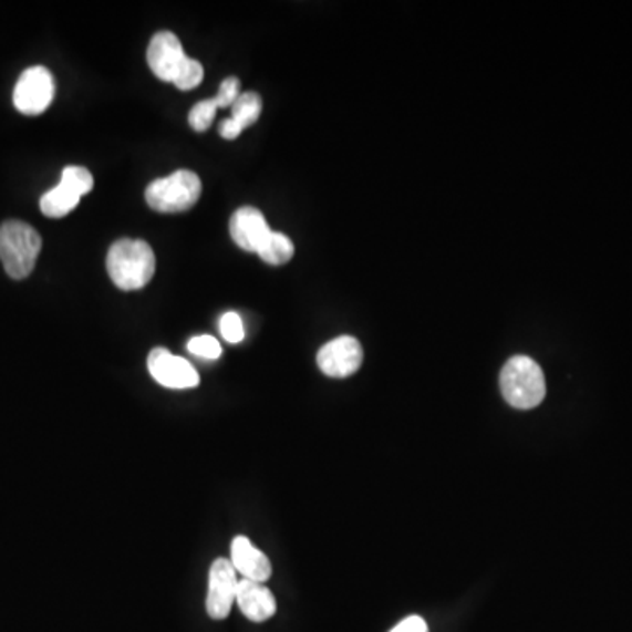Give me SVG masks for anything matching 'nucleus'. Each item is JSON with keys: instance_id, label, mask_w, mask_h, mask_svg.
Returning a JSON list of instances; mask_svg holds the SVG:
<instances>
[{"instance_id": "nucleus-17", "label": "nucleus", "mask_w": 632, "mask_h": 632, "mask_svg": "<svg viewBox=\"0 0 632 632\" xmlns=\"http://www.w3.org/2000/svg\"><path fill=\"white\" fill-rule=\"evenodd\" d=\"M60 182L68 183L69 187L76 190L81 197L86 196L94 188V176L85 167L69 166L62 170Z\"/></svg>"}, {"instance_id": "nucleus-11", "label": "nucleus", "mask_w": 632, "mask_h": 632, "mask_svg": "<svg viewBox=\"0 0 632 632\" xmlns=\"http://www.w3.org/2000/svg\"><path fill=\"white\" fill-rule=\"evenodd\" d=\"M230 556H232L230 562H232L236 571L247 580L266 583L271 578L272 568L268 556L260 552L259 548L255 547L250 539L245 538V536L234 538Z\"/></svg>"}, {"instance_id": "nucleus-3", "label": "nucleus", "mask_w": 632, "mask_h": 632, "mask_svg": "<svg viewBox=\"0 0 632 632\" xmlns=\"http://www.w3.org/2000/svg\"><path fill=\"white\" fill-rule=\"evenodd\" d=\"M499 385L506 403L517 410H532L547 395L543 370L531 356H511L503 367Z\"/></svg>"}, {"instance_id": "nucleus-20", "label": "nucleus", "mask_w": 632, "mask_h": 632, "mask_svg": "<svg viewBox=\"0 0 632 632\" xmlns=\"http://www.w3.org/2000/svg\"><path fill=\"white\" fill-rule=\"evenodd\" d=\"M239 95H241V83H239L238 77H227L226 81H221L217 97L213 99L217 102L218 110H226V107L234 106V102L238 101Z\"/></svg>"}, {"instance_id": "nucleus-9", "label": "nucleus", "mask_w": 632, "mask_h": 632, "mask_svg": "<svg viewBox=\"0 0 632 632\" xmlns=\"http://www.w3.org/2000/svg\"><path fill=\"white\" fill-rule=\"evenodd\" d=\"M148 371L155 382L175 391L194 388L200 382L196 367L167 349H153L149 352Z\"/></svg>"}, {"instance_id": "nucleus-15", "label": "nucleus", "mask_w": 632, "mask_h": 632, "mask_svg": "<svg viewBox=\"0 0 632 632\" xmlns=\"http://www.w3.org/2000/svg\"><path fill=\"white\" fill-rule=\"evenodd\" d=\"M293 253H296V247H293L292 239L274 230H271L266 241L262 242V247L257 251L260 259L269 266H284L292 260Z\"/></svg>"}, {"instance_id": "nucleus-18", "label": "nucleus", "mask_w": 632, "mask_h": 632, "mask_svg": "<svg viewBox=\"0 0 632 632\" xmlns=\"http://www.w3.org/2000/svg\"><path fill=\"white\" fill-rule=\"evenodd\" d=\"M188 352L191 355L203 356L208 361H217L221 355V346L213 335H197L188 341Z\"/></svg>"}, {"instance_id": "nucleus-6", "label": "nucleus", "mask_w": 632, "mask_h": 632, "mask_svg": "<svg viewBox=\"0 0 632 632\" xmlns=\"http://www.w3.org/2000/svg\"><path fill=\"white\" fill-rule=\"evenodd\" d=\"M364 350L352 335H340L320 349L317 364L325 376L349 379L361 370Z\"/></svg>"}, {"instance_id": "nucleus-1", "label": "nucleus", "mask_w": 632, "mask_h": 632, "mask_svg": "<svg viewBox=\"0 0 632 632\" xmlns=\"http://www.w3.org/2000/svg\"><path fill=\"white\" fill-rule=\"evenodd\" d=\"M155 253L143 239H120L107 251V272L120 290L145 289L155 274Z\"/></svg>"}, {"instance_id": "nucleus-14", "label": "nucleus", "mask_w": 632, "mask_h": 632, "mask_svg": "<svg viewBox=\"0 0 632 632\" xmlns=\"http://www.w3.org/2000/svg\"><path fill=\"white\" fill-rule=\"evenodd\" d=\"M80 200L81 196L76 190L69 187L68 183L60 182L55 188H51L41 197L39 206L48 218H62L76 209Z\"/></svg>"}, {"instance_id": "nucleus-12", "label": "nucleus", "mask_w": 632, "mask_h": 632, "mask_svg": "<svg viewBox=\"0 0 632 632\" xmlns=\"http://www.w3.org/2000/svg\"><path fill=\"white\" fill-rule=\"evenodd\" d=\"M236 603L242 611V615L251 622H266L277 613V599L271 590L263 583L251 582L247 578H242L238 583Z\"/></svg>"}, {"instance_id": "nucleus-13", "label": "nucleus", "mask_w": 632, "mask_h": 632, "mask_svg": "<svg viewBox=\"0 0 632 632\" xmlns=\"http://www.w3.org/2000/svg\"><path fill=\"white\" fill-rule=\"evenodd\" d=\"M262 113V99L257 92H245L234 102L232 116L220 124V136L224 139H238L245 128L257 124Z\"/></svg>"}, {"instance_id": "nucleus-19", "label": "nucleus", "mask_w": 632, "mask_h": 632, "mask_svg": "<svg viewBox=\"0 0 632 632\" xmlns=\"http://www.w3.org/2000/svg\"><path fill=\"white\" fill-rule=\"evenodd\" d=\"M220 332L224 335V340L229 341V343H241L245 340V328H242L239 314L234 313V311L224 314L220 319Z\"/></svg>"}, {"instance_id": "nucleus-10", "label": "nucleus", "mask_w": 632, "mask_h": 632, "mask_svg": "<svg viewBox=\"0 0 632 632\" xmlns=\"http://www.w3.org/2000/svg\"><path fill=\"white\" fill-rule=\"evenodd\" d=\"M230 238L245 251L257 253L262 242L266 241L271 229L262 213L251 206L238 209L230 218Z\"/></svg>"}, {"instance_id": "nucleus-7", "label": "nucleus", "mask_w": 632, "mask_h": 632, "mask_svg": "<svg viewBox=\"0 0 632 632\" xmlns=\"http://www.w3.org/2000/svg\"><path fill=\"white\" fill-rule=\"evenodd\" d=\"M146 59H148L153 74L158 80L169 81V83H176L183 69L187 68L190 62V56H187L183 50L182 41L167 30L153 35Z\"/></svg>"}, {"instance_id": "nucleus-4", "label": "nucleus", "mask_w": 632, "mask_h": 632, "mask_svg": "<svg viewBox=\"0 0 632 632\" xmlns=\"http://www.w3.org/2000/svg\"><path fill=\"white\" fill-rule=\"evenodd\" d=\"M203 191L199 176L191 170H176L166 178L155 179L146 188V203L158 213H183L196 206Z\"/></svg>"}, {"instance_id": "nucleus-2", "label": "nucleus", "mask_w": 632, "mask_h": 632, "mask_svg": "<svg viewBox=\"0 0 632 632\" xmlns=\"http://www.w3.org/2000/svg\"><path fill=\"white\" fill-rule=\"evenodd\" d=\"M43 239L34 227L22 220H8L0 226V260L9 278L25 280L34 271Z\"/></svg>"}, {"instance_id": "nucleus-8", "label": "nucleus", "mask_w": 632, "mask_h": 632, "mask_svg": "<svg viewBox=\"0 0 632 632\" xmlns=\"http://www.w3.org/2000/svg\"><path fill=\"white\" fill-rule=\"evenodd\" d=\"M238 583V571L230 560L220 557L213 562L206 599V610L211 619L224 620L229 617L232 604L236 603Z\"/></svg>"}, {"instance_id": "nucleus-16", "label": "nucleus", "mask_w": 632, "mask_h": 632, "mask_svg": "<svg viewBox=\"0 0 632 632\" xmlns=\"http://www.w3.org/2000/svg\"><path fill=\"white\" fill-rule=\"evenodd\" d=\"M218 104L215 99H206V101L197 102L196 106L191 107L190 115H188V124L194 131L204 132L211 127L213 120L217 116Z\"/></svg>"}, {"instance_id": "nucleus-5", "label": "nucleus", "mask_w": 632, "mask_h": 632, "mask_svg": "<svg viewBox=\"0 0 632 632\" xmlns=\"http://www.w3.org/2000/svg\"><path fill=\"white\" fill-rule=\"evenodd\" d=\"M55 99V80L43 65L23 71L14 86L13 102L20 113L27 116L43 115Z\"/></svg>"}, {"instance_id": "nucleus-21", "label": "nucleus", "mask_w": 632, "mask_h": 632, "mask_svg": "<svg viewBox=\"0 0 632 632\" xmlns=\"http://www.w3.org/2000/svg\"><path fill=\"white\" fill-rule=\"evenodd\" d=\"M391 632H429V628L422 617L412 615L395 625Z\"/></svg>"}]
</instances>
